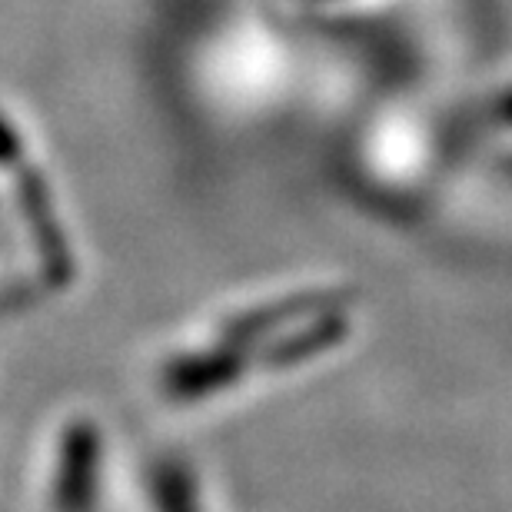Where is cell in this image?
Listing matches in <instances>:
<instances>
[{"label":"cell","instance_id":"obj_1","mask_svg":"<svg viewBox=\"0 0 512 512\" xmlns=\"http://www.w3.org/2000/svg\"><path fill=\"white\" fill-rule=\"evenodd\" d=\"M100 439L94 423H74L60 439L54 473L57 512H97L100 493Z\"/></svg>","mask_w":512,"mask_h":512},{"label":"cell","instance_id":"obj_2","mask_svg":"<svg viewBox=\"0 0 512 512\" xmlns=\"http://www.w3.org/2000/svg\"><path fill=\"white\" fill-rule=\"evenodd\" d=\"M200 503L193 496L190 479L180 469H163L157 476V512H197Z\"/></svg>","mask_w":512,"mask_h":512}]
</instances>
